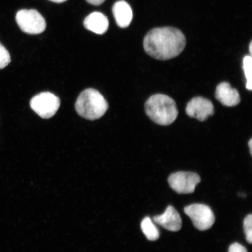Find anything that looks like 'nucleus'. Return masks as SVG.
<instances>
[{"instance_id":"obj_1","label":"nucleus","mask_w":252,"mask_h":252,"mask_svg":"<svg viewBox=\"0 0 252 252\" xmlns=\"http://www.w3.org/2000/svg\"><path fill=\"white\" fill-rule=\"evenodd\" d=\"M187 40L182 32L173 27L156 28L148 32L144 39L145 52L151 58L167 61L183 52Z\"/></svg>"},{"instance_id":"obj_2","label":"nucleus","mask_w":252,"mask_h":252,"mask_svg":"<svg viewBox=\"0 0 252 252\" xmlns=\"http://www.w3.org/2000/svg\"><path fill=\"white\" fill-rule=\"evenodd\" d=\"M145 111L151 121L160 126L172 124L179 113L175 100L163 94H154L148 99Z\"/></svg>"},{"instance_id":"obj_3","label":"nucleus","mask_w":252,"mask_h":252,"mask_svg":"<svg viewBox=\"0 0 252 252\" xmlns=\"http://www.w3.org/2000/svg\"><path fill=\"white\" fill-rule=\"evenodd\" d=\"M108 107V102L102 94L93 88L82 92L75 103V110L78 114L90 121L102 117Z\"/></svg>"},{"instance_id":"obj_4","label":"nucleus","mask_w":252,"mask_h":252,"mask_svg":"<svg viewBox=\"0 0 252 252\" xmlns=\"http://www.w3.org/2000/svg\"><path fill=\"white\" fill-rule=\"evenodd\" d=\"M15 19L19 27L25 33L37 34L46 30L45 19L35 9H21L17 12Z\"/></svg>"},{"instance_id":"obj_5","label":"nucleus","mask_w":252,"mask_h":252,"mask_svg":"<svg viewBox=\"0 0 252 252\" xmlns=\"http://www.w3.org/2000/svg\"><path fill=\"white\" fill-rule=\"evenodd\" d=\"M30 106L40 117L49 119L58 112L61 106V100L51 93H42L32 98Z\"/></svg>"},{"instance_id":"obj_6","label":"nucleus","mask_w":252,"mask_h":252,"mask_svg":"<svg viewBox=\"0 0 252 252\" xmlns=\"http://www.w3.org/2000/svg\"><path fill=\"white\" fill-rule=\"evenodd\" d=\"M184 212L190 217L195 228L200 231L210 229L215 222V216L212 210L206 204H191L185 208Z\"/></svg>"},{"instance_id":"obj_7","label":"nucleus","mask_w":252,"mask_h":252,"mask_svg":"<svg viewBox=\"0 0 252 252\" xmlns=\"http://www.w3.org/2000/svg\"><path fill=\"white\" fill-rule=\"evenodd\" d=\"M201 182L200 176L191 172H178L168 178L170 187L179 194L193 193L197 185Z\"/></svg>"},{"instance_id":"obj_8","label":"nucleus","mask_w":252,"mask_h":252,"mask_svg":"<svg viewBox=\"0 0 252 252\" xmlns=\"http://www.w3.org/2000/svg\"><path fill=\"white\" fill-rule=\"evenodd\" d=\"M213 104L210 100L201 96L193 97L187 104L186 113L191 118L204 122L214 114Z\"/></svg>"},{"instance_id":"obj_9","label":"nucleus","mask_w":252,"mask_h":252,"mask_svg":"<svg viewBox=\"0 0 252 252\" xmlns=\"http://www.w3.org/2000/svg\"><path fill=\"white\" fill-rule=\"evenodd\" d=\"M153 220L157 224L170 231L177 232L182 228L181 217L172 206H168L161 215L154 217Z\"/></svg>"},{"instance_id":"obj_10","label":"nucleus","mask_w":252,"mask_h":252,"mask_svg":"<svg viewBox=\"0 0 252 252\" xmlns=\"http://www.w3.org/2000/svg\"><path fill=\"white\" fill-rule=\"evenodd\" d=\"M216 98L223 106L233 107L241 102L240 94L237 90L232 88L227 82H222L217 86Z\"/></svg>"},{"instance_id":"obj_11","label":"nucleus","mask_w":252,"mask_h":252,"mask_svg":"<svg viewBox=\"0 0 252 252\" xmlns=\"http://www.w3.org/2000/svg\"><path fill=\"white\" fill-rule=\"evenodd\" d=\"M84 25L88 30L94 33L102 34L108 30L109 21L101 12H94L85 19Z\"/></svg>"},{"instance_id":"obj_12","label":"nucleus","mask_w":252,"mask_h":252,"mask_svg":"<svg viewBox=\"0 0 252 252\" xmlns=\"http://www.w3.org/2000/svg\"><path fill=\"white\" fill-rule=\"evenodd\" d=\"M113 13L119 27L127 28L131 23L133 11L127 2L123 0L116 2L113 5Z\"/></svg>"},{"instance_id":"obj_13","label":"nucleus","mask_w":252,"mask_h":252,"mask_svg":"<svg viewBox=\"0 0 252 252\" xmlns=\"http://www.w3.org/2000/svg\"><path fill=\"white\" fill-rule=\"evenodd\" d=\"M141 228L148 240L155 241L159 238L158 229L154 225L150 217H147L142 220Z\"/></svg>"},{"instance_id":"obj_14","label":"nucleus","mask_w":252,"mask_h":252,"mask_svg":"<svg viewBox=\"0 0 252 252\" xmlns=\"http://www.w3.org/2000/svg\"><path fill=\"white\" fill-rule=\"evenodd\" d=\"M243 68L247 79L246 88L249 91L252 90V58L251 56H245L243 60Z\"/></svg>"},{"instance_id":"obj_15","label":"nucleus","mask_w":252,"mask_h":252,"mask_svg":"<svg viewBox=\"0 0 252 252\" xmlns=\"http://www.w3.org/2000/svg\"><path fill=\"white\" fill-rule=\"evenodd\" d=\"M244 228L247 241L250 244L252 242V215L250 214L244 220Z\"/></svg>"},{"instance_id":"obj_16","label":"nucleus","mask_w":252,"mask_h":252,"mask_svg":"<svg viewBox=\"0 0 252 252\" xmlns=\"http://www.w3.org/2000/svg\"><path fill=\"white\" fill-rule=\"evenodd\" d=\"M10 62V55L5 47L0 43V69L7 67Z\"/></svg>"},{"instance_id":"obj_17","label":"nucleus","mask_w":252,"mask_h":252,"mask_svg":"<svg viewBox=\"0 0 252 252\" xmlns=\"http://www.w3.org/2000/svg\"><path fill=\"white\" fill-rule=\"evenodd\" d=\"M228 252H248L244 246L238 243H234L230 246Z\"/></svg>"},{"instance_id":"obj_18","label":"nucleus","mask_w":252,"mask_h":252,"mask_svg":"<svg viewBox=\"0 0 252 252\" xmlns=\"http://www.w3.org/2000/svg\"><path fill=\"white\" fill-rule=\"evenodd\" d=\"M105 1V0H87V1L89 2L90 4L94 5H99L102 4V3Z\"/></svg>"},{"instance_id":"obj_19","label":"nucleus","mask_w":252,"mask_h":252,"mask_svg":"<svg viewBox=\"0 0 252 252\" xmlns=\"http://www.w3.org/2000/svg\"><path fill=\"white\" fill-rule=\"evenodd\" d=\"M248 144H249V147H250V153H251V154L252 156V138L250 140V141H249Z\"/></svg>"},{"instance_id":"obj_20","label":"nucleus","mask_w":252,"mask_h":252,"mask_svg":"<svg viewBox=\"0 0 252 252\" xmlns=\"http://www.w3.org/2000/svg\"><path fill=\"white\" fill-rule=\"evenodd\" d=\"M50 1L56 2V3H62L67 1V0H50Z\"/></svg>"},{"instance_id":"obj_21","label":"nucleus","mask_w":252,"mask_h":252,"mask_svg":"<svg viewBox=\"0 0 252 252\" xmlns=\"http://www.w3.org/2000/svg\"><path fill=\"white\" fill-rule=\"evenodd\" d=\"M250 52L251 56L252 54V42H251L250 45Z\"/></svg>"}]
</instances>
